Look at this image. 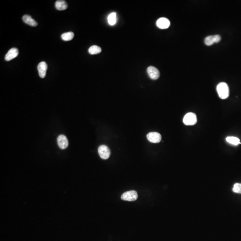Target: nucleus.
<instances>
[{"label":"nucleus","instance_id":"nucleus-12","mask_svg":"<svg viewBox=\"0 0 241 241\" xmlns=\"http://www.w3.org/2000/svg\"><path fill=\"white\" fill-rule=\"evenodd\" d=\"M55 6L58 10H64L68 8V4L65 1L59 0L55 3Z\"/></svg>","mask_w":241,"mask_h":241},{"label":"nucleus","instance_id":"nucleus-1","mask_svg":"<svg viewBox=\"0 0 241 241\" xmlns=\"http://www.w3.org/2000/svg\"><path fill=\"white\" fill-rule=\"evenodd\" d=\"M217 91L219 97L222 99H226L229 97V88L227 83L225 82L219 83L217 87Z\"/></svg>","mask_w":241,"mask_h":241},{"label":"nucleus","instance_id":"nucleus-17","mask_svg":"<svg viewBox=\"0 0 241 241\" xmlns=\"http://www.w3.org/2000/svg\"><path fill=\"white\" fill-rule=\"evenodd\" d=\"M205 43L207 46H211L215 44L214 35L207 37L205 39Z\"/></svg>","mask_w":241,"mask_h":241},{"label":"nucleus","instance_id":"nucleus-6","mask_svg":"<svg viewBox=\"0 0 241 241\" xmlns=\"http://www.w3.org/2000/svg\"><path fill=\"white\" fill-rule=\"evenodd\" d=\"M147 139L152 143H159L161 140V134L157 132H150L147 135Z\"/></svg>","mask_w":241,"mask_h":241},{"label":"nucleus","instance_id":"nucleus-2","mask_svg":"<svg viewBox=\"0 0 241 241\" xmlns=\"http://www.w3.org/2000/svg\"><path fill=\"white\" fill-rule=\"evenodd\" d=\"M183 123L187 126H193L197 123V117L193 113H187L183 119Z\"/></svg>","mask_w":241,"mask_h":241},{"label":"nucleus","instance_id":"nucleus-19","mask_svg":"<svg viewBox=\"0 0 241 241\" xmlns=\"http://www.w3.org/2000/svg\"><path fill=\"white\" fill-rule=\"evenodd\" d=\"M215 43H217L220 41L221 40V37L218 34L214 35Z\"/></svg>","mask_w":241,"mask_h":241},{"label":"nucleus","instance_id":"nucleus-9","mask_svg":"<svg viewBox=\"0 0 241 241\" xmlns=\"http://www.w3.org/2000/svg\"><path fill=\"white\" fill-rule=\"evenodd\" d=\"M58 144L59 147L62 149H66L68 147V139L64 135L59 136L57 139Z\"/></svg>","mask_w":241,"mask_h":241},{"label":"nucleus","instance_id":"nucleus-3","mask_svg":"<svg viewBox=\"0 0 241 241\" xmlns=\"http://www.w3.org/2000/svg\"><path fill=\"white\" fill-rule=\"evenodd\" d=\"M138 195L136 191L134 190L126 191L121 196V199L123 201L134 202L137 199Z\"/></svg>","mask_w":241,"mask_h":241},{"label":"nucleus","instance_id":"nucleus-5","mask_svg":"<svg viewBox=\"0 0 241 241\" xmlns=\"http://www.w3.org/2000/svg\"><path fill=\"white\" fill-rule=\"evenodd\" d=\"M147 72L149 76L152 80L158 79L160 76V71L158 69L154 66L148 67L147 69Z\"/></svg>","mask_w":241,"mask_h":241},{"label":"nucleus","instance_id":"nucleus-18","mask_svg":"<svg viewBox=\"0 0 241 241\" xmlns=\"http://www.w3.org/2000/svg\"><path fill=\"white\" fill-rule=\"evenodd\" d=\"M232 191L236 193L241 194V183H236L233 185Z\"/></svg>","mask_w":241,"mask_h":241},{"label":"nucleus","instance_id":"nucleus-8","mask_svg":"<svg viewBox=\"0 0 241 241\" xmlns=\"http://www.w3.org/2000/svg\"><path fill=\"white\" fill-rule=\"evenodd\" d=\"M47 69V65L45 62H41L38 66L39 75L42 78H44L46 76V72Z\"/></svg>","mask_w":241,"mask_h":241},{"label":"nucleus","instance_id":"nucleus-16","mask_svg":"<svg viewBox=\"0 0 241 241\" xmlns=\"http://www.w3.org/2000/svg\"><path fill=\"white\" fill-rule=\"evenodd\" d=\"M226 140L228 143L232 144V145H238V144H241L239 139L235 137H227L226 138Z\"/></svg>","mask_w":241,"mask_h":241},{"label":"nucleus","instance_id":"nucleus-11","mask_svg":"<svg viewBox=\"0 0 241 241\" xmlns=\"http://www.w3.org/2000/svg\"><path fill=\"white\" fill-rule=\"evenodd\" d=\"M23 20L25 24H28L32 27H36L38 25V23L29 15H24L23 17Z\"/></svg>","mask_w":241,"mask_h":241},{"label":"nucleus","instance_id":"nucleus-4","mask_svg":"<svg viewBox=\"0 0 241 241\" xmlns=\"http://www.w3.org/2000/svg\"><path fill=\"white\" fill-rule=\"evenodd\" d=\"M98 151L101 158L103 160H107L110 156V150L106 145H102L100 146Z\"/></svg>","mask_w":241,"mask_h":241},{"label":"nucleus","instance_id":"nucleus-10","mask_svg":"<svg viewBox=\"0 0 241 241\" xmlns=\"http://www.w3.org/2000/svg\"><path fill=\"white\" fill-rule=\"evenodd\" d=\"M19 51L17 48H12L8 51V53L6 54L5 56V60L7 61H10L16 57L18 55Z\"/></svg>","mask_w":241,"mask_h":241},{"label":"nucleus","instance_id":"nucleus-7","mask_svg":"<svg viewBox=\"0 0 241 241\" xmlns=\"http://www.w3.org/2000/svg\"><path fill=\"white\" fill-rule=\"evenodd\" d=\"M156 25L157 27L160 29H167L170 26V22L169 20L166 18H160L157 21Z\"/></svg>","mask_w":241,"mask_h":241},{"label":"nucleus","instance_id":"nucleus-14","mask_svg":"<svg viewBox=\"0 0 241 241\" xmlns=\"http://www.w3.org/2000/svg\"><path fill=\"white\" fill-rule=\"evenodd\" d=\"M74 34L72 32H68L63 34L61 35V38L65 41H69L73 39Z\"/></svg>","mask_w":241,"mask_h":241},{"label":"nucleus","instance_id":"nucleus-13","mask_svg":"<svg viewBox=\"0 0 241 241\" xmlns=\"http://www.w3.org/2000/svg\"><path fill=\"white\" fill-rule=\"evenodd\" d=\"M117 20V14L115 12H113L109 15L108 17V21L109 25L113 26L116 24Z\"/></svg>","mask_w":241,"mask_h":241},{"label":"nucleus","instance_id":"nucleus-15","mask_svg":"<svg viewBox=\"0 0 241 241\" xmlns=\"http://www.w3.org/2000/svg\"><path fill=\"white\" fill-rule=\"evenodd\" d=\"M102 49L101 47L96 45L91 46L88 49V52L91 55H96L101 53Z\"/></svg>","mask_w":241,"mask_h":241}]
</instances>
